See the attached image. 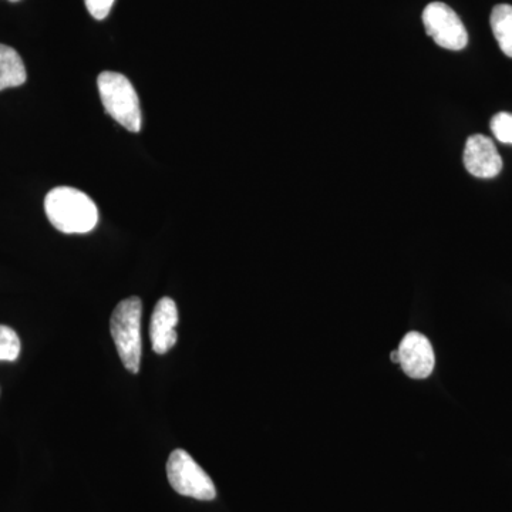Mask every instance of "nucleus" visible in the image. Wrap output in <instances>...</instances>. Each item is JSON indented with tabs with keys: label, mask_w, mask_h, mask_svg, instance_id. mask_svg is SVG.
Segmentation results:
<instances>
[{
	"label": "nucleus",
	"mask_w": 512,
	"mask_h": 512,
	"mask_svg": "<svg viewBox=\"0 0 512 512\" xmlns=\"http://www.w3.org/2000/svg\"><path fill=\"white\" fill-rule=\"evenodd\" d=\"M45 211L53 227L64 234H87L99 222V210L89 195L72 187H57L46 195Z\"/></svg>",
	"instance_id": "1"
},
{
	"label": "nucleus",
	"mask_w": 512,
	"mask_h": 512,
	"mask_svg": "<svg viewBox=\"0 0 512 512\" xmlns=\"http://www.w3.org/2000/svg\"><path fill=\"white\" fill-rule=\"evenodd\" d=\"M141 313L143 302L137 296L124 299L114 309L110 320L111 338L114 340L121 362L128 372L137 375L141 363Z\"/></svg>",
	"instance_id": "2"
},
{
	"label": "nucleus",
	"mask_w": 512,
	"mask_h": 512,
	"mask_svg": "<svg viewBox=\"0 0 512 512\" xmlns=\"http://www.w3.org/2000/svg\"><path fill=\"white\" fill-rule=\"evenodd\" d=\"M97 84H99L101 103L107 114L128 131L138 133L143 119H141L140 101L130 80L120 73L104 72L97 79Z\"/></svg>",
	"instance_id": "3"
},
{
	"label": "nucleus",
	"mask_w": 512,
	"mask_h": 512,
	"mask_svg": "<svg viewBox=\"0 0 512 512\" xmlns=\"http://www.w3.org/2000/svg\"><path fill=\"white\" fill-rule=\"evenodd\" d=\"M167 477L171 487L184 497L200 501H212L217 497V488L211 477L181 448L168 457Z\"/></svg>",
	"instance_id": "4"
},
{
	"label": "nucleus",
	"mask_w": 512,
	"mask_h": 512,
	"mask_svg": "<svg viewBox=\"0 0 512 512\" xmlns=\"http://www.w3.org/2000/svg\"><path fill=\"white\" fill-rule=\"evenodd\" d=\"M427 35L447 50H463L468 43L466 26L456 12L446 3L433 2L423 12Z\"/></svg>",
	"instance_id": "5"
},
{
	"label": "nucleus",
	"mask_w": 512,
	"mask_h": 512,
	"mask_svg": "<svg viewBox=\"0 0 512 512\" xmlns=\"http://www.w3.org/2000/svg\"><path fill=\"white\" fill-rule=\"evenodd\" d=\"M399 365L412 379H427L436 365L433 346L426 336L410 332L404 336L399 348Z\"/></svg>",
	"instance_id": "6"
},
{
	"label": "nucleus",
	"mask_w": 512,
	"mask_h": 512,
	"mask_svg": "<svg viewBox=\"0 0 512 512\" xmlns=\"http://www.w3.org/2000/svg\"><path fill=\"white\" fill-rule=\"evenodd\" d=\"M464 167L477 178H494L503 170V158L491 138L474 134L464 148Z\"/></svg>",
	"instance_id": "7"
},
{
	"label": "nucleus",
	"mask_w": 512,
	"mask_h": 512,
	"mask_svg": "<svg viewBox=\"0 0 512 512\" xmlns=\"http://www.w3.org/2000/svg\"><path fill=\"white\" fill-rule=\"evenodd\" d=\"M178 309L171 298L158 301L151 316L150 338L154 352L164 355L177 343Z\"/></svg>",
	"instance_id": "8"
},
{
	"label": "nucleus",
	"mask_w": 512,
	"mask_h": 512,
	"mask_svg": "<svg viewBox=\"0 0 512 512\" xmlns=\"http://www.w3.org/2000/svg\"><path fill=\"white\" fill-rule=\"evenodd\" d=\"M25 64L15 49L0 45V92L10 87H19L26 82Z\"/></svg>",
	"instance_id": "9"
},
{
	"label": "nucleus",
	"mask_w": 512,
	"mask_h": 512,
	"mask_svg": "<svg viewBox=\"0 0 512 512\" xmlns=\"http://www.w3.org/2000/svg\"><path fill=\"white\" fill-rule=\"evenodd\" d=\"M491 29L505 56L512 57V6L497 5L491 12Z\"/></svg>",
	"instance_id": "10"
},
{
	"label": "nucleus",
	"mask_w": 512,
	"mask_h": 512,
	"mask_svg": "<svg viewBox=\"0 0 512 512\" xmlns=\"http://www.w3.org/2000/svg\"><path fill=\"white\" fill-rule=\"evenodd\" d=\"M20 355V339L15 330L0 325V362H15Z\"/></svg>",
	"instance_id": "11"
},
{
	"label": "nucleus",
	"mask_w": 512,
	"mask_h": 512,
	"mask_svg": "<svg viewBox=\"0 0 512 512\" xmlns=\"http://www.w3.org/2000/svg\"><path fill=\"white\" fill-rule=\"evenodd\" d=\"M491 131L501 143L512 144V114H495L493 120H491Z\"/></svg>",
	"instance_id": "12"
},
{
	"label": "nucleus",
	"mask_w": 512,
	"mask_h": 512,
	"mask_svg": "<svg viewBox=\"0 0 512 512\" xmlns=\"http://www.w3.org/2000/svg\"><path fill=\"white\" fill-rule=\"evenodd\" d=\"M87 10L94 19L103 20L109 16L114 0H84Z\"/></svg>",
	"instance_id": "13"
},
{
	"label": "nucleus",
	"mask_w": 512,
	"mask_h": 512,
	"mask_svg": "<svg viewBox=\"0 0 512 512\" xmlns=\"http://www.w3.org/2000/svg\"><path fill=\"white\" fill-rule=\"evenodd\" d=\"M392 359L394 362L399 363V352H393Z\"/></svg>",
	"instance_id": "14"
},
{
	"label": "nucleus",
	"mask_w": 512,
	"mask_h": 512,
	"mask_svg": "<svg viewBox=\"0 0 512 512\" xmlns=\"http://www.w3.org/2000/svg\"><path fill=\"white\" fill-rule=\"evenodd\" d=\"M9 2H19V0H9Z\"/></svg>",
	"instance_id": "15"
}]
</instances>
